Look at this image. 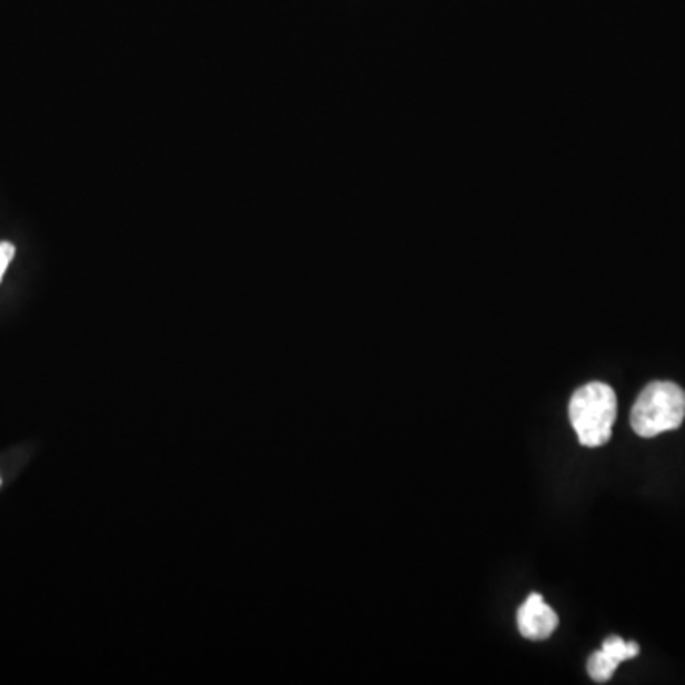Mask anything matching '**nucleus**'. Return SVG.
Returning a JSON list of instances; mask_svg holds the SVG:
<instances>
[{"label": "nucleus", "instance_id": "f257e3e1", "mask_svg": "<svg viewBox=\"0 0 685 685\" xmlns=\"http://www.w3.org/2000/svg\"><path fill=\"white\" fill-rule=\"evenodd\" d=\"M617 396L606 383H588L569 400V421L585 448H599L612 438Z\"/></svg>", "mask_w": 685, "mask_h": 685}, {"label": "nucleus", "instance_id": "f03ea898", "mask_svg": "<svg viewBox=\"0 0 685 685\" xmlns=\"http://www.w3.org/2000/svg\"><path fill=\"white\" fill-rule=\"evenodd\" d=\"M685 419V393L676 383H649L631 411V425L642 438H653L676 428Z\"/></svg>", "mask_w": 685, "mask_h": 685}, {"label": "nucleus", "instance_id": "7ed1b4c3", "mask_svg": "<svg viewBox=\"0 0 685 685\" xmlns=\"http://www.w3.org/2000/svg\"><path fill=\"white\" fill-rule=\"evenodd\" d=\"M518 631L527 639H547L558 626V615L540 594H529L516 615Z\"/></svg>", "mask_w": 685, "mask_h": 685}, {"label": "nucleus", "instance_id": "20e7f679", "mask_svg": "<svg viewBox=\"0 0 685 685\" xmlns=\"http://www.w3.org/2000/svg\"><path fill=\"white\" fill-rule=\"evenodd\" d=\"M638 653L639 646L636 642H625L619 636H609L602 649L590 655L587 665L588 676L598 684H606L613 678L621 663L638 657Z\"/></svg>", "mask_w": 685, "mask_h": 685}, {"label": "nucleus", "instance_id": "39448f33", "mask_svg": "<svg viewBox=\"0 0 685 685\" xmlns=\"http://www.w3.org/2000/svg\"><path fill=\"white\" fill-rule=\"evenodd\" d=\"M13 256H16V248L10 242H0V282L4 278L8 267L12 264Z\"/></svg>", "mask_w": 685, "mask_h": 685}]
</instances>
